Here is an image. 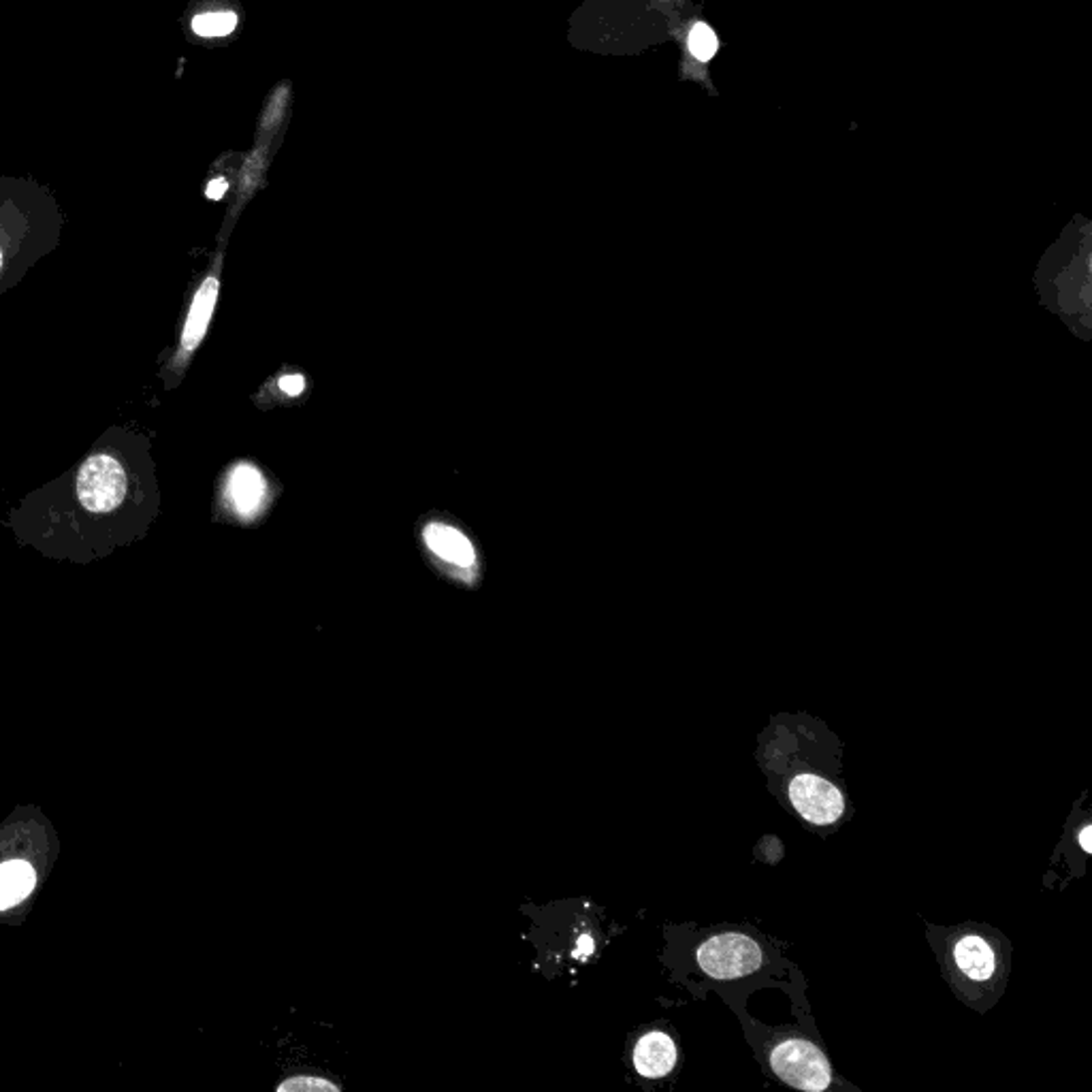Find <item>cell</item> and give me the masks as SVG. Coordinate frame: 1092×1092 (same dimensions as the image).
Instances as JSON below:
<instances>
[{
    "label": "cell",
    "mask_w": 1092,
    "mask_h": 1092,
    "mask_svg": "<svg viewBox=\"0 0 1092 1092\" xmlns=\"http://www.w3.org/2000/svg\"><path fill=\"white\" fill-rule=\"evenodd\" d=\"M841 759V740L809 713L772 715L757 736L755 762L768 791L821 838L841 830L853 815Z\"/></svg>",
    "instance_id": "obj_1"
},
{
    "label": "cell",
    "mask_w": 1092,
    "mask_h": 1092,
    "mask_svg": "<svg viewBox=\"0 0 1092 1092\" xmlns=\"http://www.w3.org/2000/svg\"><path fill=\"white\" fill-rule=\"evenodd\" d=\"M787 943L764 935L751 924H668L661 960L674 984L704 1001L717 992L732 1011L747 1009L749 996L762 988L785 994L802 971L785 956Z\"/></svg>",
    "instance_id": "obj_2"
},
{
    "label": "cell",
    "mask_w": 1092,
    "mask_h": 1092,
    "mask_svg": "<svg viewBox=\"0 0 1092 1092\" xmlns=\"http://www.w3.org/2000/svg\"><path fill=\"white\" fill-rule=\"evenodd\" d=\"M806 981L787 992L796 1024L768 1026L749 1016L747 1009L734 1011L740 1020L742 1033L753 1050L759 1069L770 1082L804 1092H860L838 1075L830 1063L826 1043L806 1003Z\"/></svg>",
    "instance_id": "obj_3"
},
{
    "label": "cell",
    "mask_w": 1092,
    "mask_h": 1092,
    "mask_svg": "<svg viewBox=\"0 0 1092 1092\" xmlns=\"http://www.w3.org/2000/svg\"><path fill=\"white\" fill-rule=\"evenodd\" d=\"M926 939L956 999L977 1014H988L1009 984L1014 949L1007 935L981 922H926Z\"/></svg>",
    "instance_id": "obj_4"
},
{
    "label": "cell",
    "mask_w": 1092,
    "mask_h": 1092,
    "mask_svg": "<svg viewBox=\"0 0 1092 1092\" xmlns=\"http://www.w3.org/2000/svg\"><path fill=\"white\" fill-rule=\"evenodd\" d=\"M629 1065L634 1069L636 1078L646 1084H663L674 1080L683 1065V1052L676 1033L668 1022H655L631 1041Z\"/></svg>",
    "instance_id": "obj_5"
},
{
    "label": "cell",
    "mask_w": 1092,
    "mask_h": 1092,
    "mask_svg": "<svg viewBox=\"0 0 1092 1092\" xmlns=\"http://www.w3.org/2000/svg\"><path fill=\"white\" fill-rule=\"evenodd\" d=\"M126 496V474L112 455H94L77 474V498L90 513H112Z\"/></svg>",
    "instance_id": "obj_6"
},
{
    "label": "cell",
    "mask_w": 1092,
    "mask_h": 1092,
    "mask_svg": "<svg viewBox=\"0 0 1092 1092\" xmlns=\"http://www.w3.org/2000/svg\"><path fill=\"white\" fill-rule=\"evenodd\" d=\"M269 487L263 472L252 464H237L227 477L225 500L235 517L257 519L267 506Z\"/></svg>",
    "instance_id": "obj_7"
},
{
    "label": "cell",
    "mask_w": 1092,
    "mask_h": 1092,
    "mask_svg": "<svg viewBox=\"0 0 1092 1092\" xmlns=\"http://www.w3.org/2000/svg\"><path fill=\"white\" fill-rule=\"evenodd\" d=\"M423 543L432 555L459 572H477V548L455 526L432 521L423 530Z\"/></svg>",
    "instance_id": "obj_8"
},
{
    "label": "cell",
    "mask_w": 1092,
    "mask_h": 1092,
    "mask_svg": "<svg viewBox=\"0 0 1092 1092\" xmlns=\"http://www.w3.org/2000/svg\"><path fill=\"white\" fill-rule=\"evenodd\" d=\"M218 289H220V282H218L216 274H210L199 287V291L193 299V306H190V310H188L186 325H184L182 357H188L190 353L197 351V346L203 342L205 334H208V327H210L212 314H214V308H216Z\"/></svg>",
    "instance_id": "obj_9"
},
{
    "label": "cell",
    "mask_w": 1092,
    "mask_h": 1092,
    "mask_svg": "<svg viewBox=\"0 0 1092 1092\" xmlns=\"http://www.w3.org/2000/svg\"><path fill=\"white\" fill-rule=\"evenodd\" d=\"M1065 836L1071 838V843H1069V847L1067 845H1058L1056 851H1054V860L1069 856L1067 864L1071 868V875L1082 877L1086 862L1092 856V847H1090L1092 832H1090V813L1082 809L1080 802L1073 806V813H1071L1067 826H1065Z\"/></svg>",
    "instance_id": "obj_10"
},
{
    "label": "cell",
    "mask_w": 1092,
    "mask_h": 1092,
    "mask_svg": "<svg viewBox=\"0 0 1092 1092\" xmlns=\"http://www.w3.org/2000/svg\"><path fill=\"white\" fill-rule=\"evenodd\" d=\"M35 888V870L28 862L0 864V909L18 905Z\"/></svg>",
    "instance_id": "obj_11"
},
{
    "label": "cell",
    "mask_w": 1092,
    "mask_h": 1092,
    "mask_svg": "<svg viewBox=\"0 0 1092 1092\" xmlns=\"http://www.w3.org/2000/svg\"><path fill=\"white\" fill-rule=\"evenodd\" d=\"M235 26L237 15L233 11L201 13L193 20V30L199 37H225L233 33Z\"/></svg>",
    "instance_id": "obj_12"
},
{
    "label": "cell",
    "mask_w": 1092,
    "mask_h": 1092,
    "mask_svg": "<svg viewBox=\"0 0 1092 1092\" xmlns=\"http://www.w3.org/2000/svg\"><path fill=\"white\" fill-rule=\"evenodd\" d=\"M687 45H689V52L695 60L708 62V60L715 58V54L719 50V39L715 35V30L710 28L706 22H695L693 28H691V33H689Z\"/></svg>",
    "instance_id": "obj_13"
},
{
    "label": "cell",
    "mask_w": 1092,
    "mask_h": 1092,
    "mask_svg": "<svg viewBox=\"0 0 1092 1092\" xmlns=\"http://www.w3.org/2000/svg\"><path fill=\"white\" fill-rule=\"evenodd\" d=\"M278 1090L280 1092H295V1090H299V1092H308V1090L314 1092L316 1090V1092H319V1090H340V1088L334 1082L323 1080V1078H314V1075H299V1078H291L287 1082H282L278 1086Z\"/></svg>",
    "instance_id": "obj_14"
},
{
    "label": "cell",
    "mask_w": 1092,
    "mask_h": 1092,
    "mask_svg": "<svg viewBox=\"0 0 1092 1092\" xmlns=\"http://www.w3.org/2000/svg\"><path fill=\"white\" fill-rule=\"evenodd\" d=\"M278 387L289 398H299L306 391V378L302 374H287L278 380Z\"/></svg>",
    "instance_id": "obj_15"
},
{
    "label": "cell",
    "mask_w": 1092,
    "mask_h": 1092,
    "mask_svg": "<svg viewBox=\"0 0 1092 1092\" xmlns=\"http://www.w3.org/2000/svg\"><path fill=\"white\" fill-rule=\"evenodd\" d=\"M227 188H229L227 180H223V178H218V180L210 182V186H208V197H210V199H214V201H218V199H223V197H225V193H227Z\"/></svg>",
    "instance_id": "obj_16"
},
{
    "label": "cell",
    "mask_w": 1092,
    "mask_h": 1092,
    "mask_svg": "<svg viewBox=\"0 0 1092 1092\" xmlns=\"http://www.w3.org/2000/svg\"><path fill=\"white\" fill-rule=\"evenodd\" d=\"M0 265H3V255H0Z\"/></svg>",
    "instance_id": "obj_17"
}]
</instances>
